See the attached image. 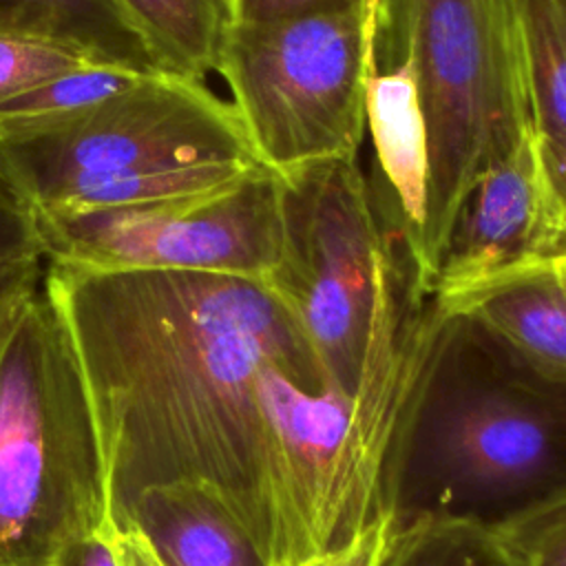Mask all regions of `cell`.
Segmentation results:
<instances>
[{"label":"cell","instance_id":"cell-2","mask_svg":"<svg viewBox=\"0 0 566 566\" xmlns=\"http://www.w3.org/2000/svg\"><path fill=\"white\" fill-rule=\"evenodd\" d=\"M440 307L409 281L376 327L354 391L256 378L268 566H301L394 513L405 440L429 371Z\"/></svg>","mask_w":566,"mask_h":566},{"label":"cell","instance_id":"cell-11","mask_svg":"<svg viewBox=\"0 0 566 566\" xmlns=\"http://www.w3.org/2000/svg\"><path fill=\"white\" fill-rule=\"evenodd\" d=\"M117 528H137L164 566H268L256 539L206 482L144 489Z\"/></svg>","mask_w":566,"mask_h":566},{"label":"cell","instance_id":"cell-16","mask_svg":"<svg viewBox=\"0 0 566 566\" xmlns=\"http://www.w3.org/2000/svg\"><path fill=\"white\" fill-rule=\"evenodd\" d=\"M378 566H522L495 524L469 515L398 517Z\"/></svg>","mask_w":566,"mask_h":566},{"label":"cell","instance_id":"cell-20","mask_svg":"<svg viewBox=\"0 0 566 566\" xmlns=\"http://www.w3.org/2000/svg\"><path fill=\"white\" fill-rule=\"evenodd\" d=\"M29 256H42L35 208L0 155V263Z\"/></svg>","mask_w":566,"mask_h":566},{"label":"cell","instance_id":"cell-23","mask_svg":"<svg viewBox=\"0 0 566 566\" xmlns=\"http://www.w3.org/2000/svg\"><path fill=\"white\" fill-rule=\"evenodd\" d=\"M44 259L29 256L0 263V334L15 307L40 285Z\"/></svg>","mask_w":566,"mask_h":566},{"label":"cell","instance_id":"cell-3","mask_svg":"<svg viewBox=\"0 0 566 566\" xmlns=\"http://www.w3.org/2000/svg\"><path fill=\"white\" fill-rule=\"evenodd\" d=\"M438 307L394 513L495 524L566 489V382L526 367L469 316Z\"/></svg>","mask_w":566,"mask_h":566},{"label":"cell","instance_id":"cell-5","mask_svg":"<svg viewBox=\"0 0 566 566\" xmlns=\"http://www.w3.org/2000/svg\"><path fill=\"white\" fill-rule=\"evenodd\" d=\"M108 524L88 389L40 281L0 334V566H57Z\"/></svg>","mask_w":566,"mask_h":566},{"label":"cell","instance_id":"cell-24","mask_svg":"<svg viewBox=\"0 0 566 566\" xmlns=\"http://www.w3.org/2000/svg\"><path fill=\"white\" fill-rule=\"evenodd\" d=\"M57 566H124L115 524H108L73 544Z\"/></svg>","mask_w":566,"mask_h":566},{"label":"cell","instance_id":"cell-9","mask_svg":"<svg viewBox=\"0 0 566 566\" xmlns=\"http://www.w3.org/2000/svg\"><path fill=\"white\" fill-rule=\"evenodd\" d=\"M281 175L259 166L192 195L35 217L44 261L265 281L281 256Z\"/></svg>","mask_w":566,"mask_h":566},{"label":"cell","instance_id":"cell-13","mask_svg":"<svg viewBox=\"0 0 566 566\" xmlns=\"http://www.w3.org/2000/svg\"><path fill=\"white\" fill-rule=\"evenodd\" d=\"M531 133L566 239V0H513Z\"/></svg>","mask_w":566,"mask_h":566},{"label":"cell","instance_id":"cell-4","mask_svg":"<svg viewBox=\"0 0 566 566\" xmlns=\"http://www.w3.org/2000/svg\"><path fill=\"white\" fill-rule=\"evenodd\" d=\"M0 155L35 214L192 195L263 166L232 104L170 73L77 111L2 117Z\"/></svg>","mask_w":566,"mask_h":566},{"label":"cell","instance_id":"cell-15","mask_svg":"<svg viewBox=\"0 0 566 566\" xmlns=\"http://www.w3.org/2000/svg\"><path fill=\"white\" fill-rule=\"evenodd\" d=\"M170 75L206 82L234 24L230 0H119Z\"/></svg>","mask_w":566,"mask_h":566},{"label":"cell","instance_id":"cell-19","mask_svg":"<svg viewBox=\"0 0 566 566\" xmlns=\"http://www.w3.org/2000/svg\"><path fill=\"white\" fill-rule=\"evenodd\" d=\"M86 64L99 62L57 42L0 35V104L55 75Z\"/></svg>","mask_w":566,"mask_h":566},{"label":"cell","instance_id":"cell-22","mask_svg":"<svg viewBox=\"0 0 566 566\" xmlns=\"http://www.w3.org/2000/svg\"><path fill=\"white\" fill-rule=\"evenodd\" d=\"M234 22H274L285 18L345 11L360 7L365 0H230Z\"/></svg>","mask_w":566,"mask_h":566},{"label":"cell","instance_id":"cell-12","mask_svg":"<svg viewBox=\"0 0 566 566\" xmlns=\"http://www.w3.org/2000/svg\"><path fill=\"white\" fill-rule=\"evenodd\" d=\"M440 305L482 325L533 371L566 382V294L548 263Z\"/></svg>","mask_w":566,"mask_h":566},{"label":"cell","instance_id":"cell-26","mask_svg":"<svg viewBox=\"0 0 566 566\" xmlns=\"http://www.w3.org/2000/svg\"><path fill=\"white\" fill-rule=\"evenodd\" d=\"M548 265H551V272H553L555 281L559 283V287H562L564 294H566V245L559 248V250L551 256Z\"/></svg>","mask_w":566,"mask_h":566},{"label":"cell","instance_id":"cell-18","mask_svg":"<svg viewBox=\"0 0 566 566\" xmlns=\"http://www.w3.org/2000/svg\"><path fill=\"white\" fill-rule=\"evenodd\" d=\"M495 528L522 566H566V489L506 515Z\"/></svg>","mask_w":566,"mask_h":566},{"label":"cell","instance_id":"cell-1","mask_svg":"<svg viewBox=\"0 0 566 566\" xmlns=\"http://www.w3.org/2000/svg\"><path fill=\"white\" fill-rule=\"evenodd\" d=\"M42 285L77 352L115 528L144 489L206 482L268 559L256 378L274 363L312 391L327 387L283 301L261 279L57 261Z\"/></svg>","mask_w":566,"mask_h":566},{"label":"cell","instance_id":"cell-25","mask_svg":"<svg viewBox=\"0 0 566 566\" xmlns=\"http://www.w3.org/2000/svg\"><path fill=\"white\" fill-rule=\"evenodd\" d=\"M117 546L124 566H164L137 528H117Z\"/></svg>","mask_w":566,"mask_h":566},{"label":"cell","instance_id":"cell-8","mask_svg":"<svg viewBox=\"0 0 566 566\" xmlns=\"http://www.w3.org/2000/svg\"><path fill=\"white\" fill-rule=\"evenodd\" d=\"M371 2L274 22H234L217 73L256 159L285 175L358 159Z\"/></svg>","mask_w":566,"mask_h":566},{"label":"cell","instance_id":"cell-7","mask_svg":"<svg viewBox=\"0 0 566 566\" xmlns=\"http://www.w3.org/2000/svg\"><path fill=\"white\" fill-rule=\"evenodd\" d=\"M283 243L265 283L305 334L327 387L354 391L378 323L422 272L405 232L387 226L358 159L281 175ZM424 283V281H422Z\"/></svg>","mask_w":566,"mask_h":566},{"label":"cell","instance_id":"cell-17","mask_svg":"<svg viewBox=\"0 0 566 566\" xmlns=\"http://www.w3.org/2000/svg\"><path fill=\"white\" fill-rule=\"evenodd\" d=\"M142 75L122 66L86 64L62 75H55L7 102L0 104L2 117H40L57 115L102 102L130 84Z\"/></svg>","mask_w":566,"mask_h":566},{"label":"cell","instance_id":"cell-21","mask_svg":"<svg viewBox=\"0 0 566 566\" xmlns=\"http://www.w3.org/2000/svg\"><path fill=\"white\" fill-rule=\"evenodd\" d=\"M394 524H396V513H385L371 524H367L365 528H360L354 537H349L340 546L329 548L303 562L301 566H378Z\"/></svg>","mask_w":566,"mask_h":566},{"label":"cell","instance_id":"cell-6","mask_svg":"<svg viewBox=\"0 0 566 566\" xmlns=\"http://www.w3.org/2000/svg\"><path fill=\"white\" fill-rule=\"evenodd\" d=\"M407 53L427 126V201L416 256L424 287L471 184L528 133L513 0H371Z\"/></svg>","mask_w":566,"mask_h":566},{"label":"cell","instance_id":"cell-14","mask_svg":"<svg viewBox=\"0 0 566 566\" xmlns=\"http://www.w3.org/2000/svg\"><path fill=\"white\" fill-rule=\"evenodd\" d=\"M0 35L57 42L139 75L166 73L119 0H0Z\"/></svg>","mask_w":566,"mask_h":566},{"label":"cell","instance_id":"cell-10","mask_svg":"<svg viewBox=\"0 0 566 566\" xmlns=\"http://www.w3.org/2000/svg\"><path fill=\"white\" fill-rule=\"evenodd\" d=\"M566 245L533 133L464 195L438 254L429 294L449 303L504 276L548 263Z\"/></svg>","mask_w":566,"mask_h":566}]
</instances>
